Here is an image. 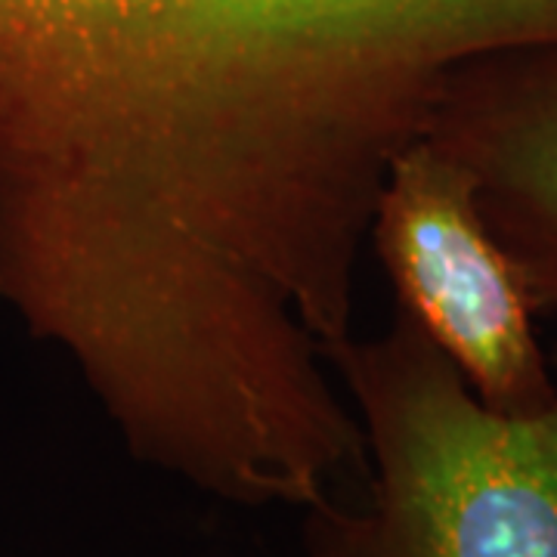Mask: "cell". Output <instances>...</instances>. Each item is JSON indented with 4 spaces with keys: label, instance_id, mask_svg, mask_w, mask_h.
<instances>
[{
    "label": "cell",
    "instance_id": "cell-1",
    "mask_svg": "<svg viewBox=\"0 0 557 557\" xmlns=\"http://www.w3.org/2000/svg\"><path fill=\"white\" fill-rule=\"evenodd\" d=\"M527 50L557 0H0V251L146 350H338L394 161Z\"/></svg>",
    "mask_w": 557,
    "mask_h": 557
},
{
    "label": "cell",
    "instance_id": "cell-2",
    "mask_svg": "<svg viewBox=\"0 0 557 557\" xmlns=\"http://www.w3.org/2000/svg\"><path fill=\"white\" fill-rule=\"evenodd\" d=\"M335 369L369 480L304 515L307 557H557V394L533 416L490 409L406 313Z\"/></svg>",
    "mask_w": 557,
    "mask_h": 557
},
{
    "label": "cell",
    "instance_id": "cell-3",
    "mask_svg": "<svg viewBox=\"0 0 557 557\" xmlns=\"http://www.w3.org/2000/svg\"><path fill=\"white\" fill-rule=\"evenodd\" d=\"M372 248L403 313L453 359L480 403L533 416L555 399L530 288L483 218L471 171L434 139H418L394 161Z\"/></svg>",
    "mask_w": 557,
    "mask_h": 557
},
{
    "label": "cell",
    "instance_id": "cell-4",
    "mask_svg": "<svg viewBox=\"0 0 557 557\" xmlns=\"http://www.w3.org/2000/svg\"><path fill=\"white\" fill-rule=\"evenodd\" d=\"M428 139L471 171L480 211L536 310H557V50L461 72Z\"/></svg>",
    "mask_w": 557,
    "mask_h": 557
}]
</instances>
